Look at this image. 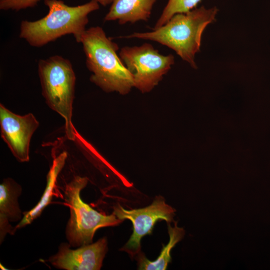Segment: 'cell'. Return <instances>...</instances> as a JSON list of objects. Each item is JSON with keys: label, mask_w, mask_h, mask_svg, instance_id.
<instances>
[{"label": "cell", "mask_w": 270, "mask_h": 270, "mask_svg": "<svg viewBox=\"0 0 270 270\" xmlns=\"http://www.w3.org/2000/svg\"><path fill=\"white\" fill-rule=\"evenodd\" d=\"M41 0H0V9L18 11L36 6Z\"/></svg>", "instance_id": "obj_15"}, {"label": "cell", "mask_w": 270, "mask_h": 270, "mask_svg": "<svg viewBox=\"0 0 270 270\" xmlns=\"http://www.w3.org/2000/svg\"><path fill=\"white\" fill-rule=\"evenodd\" d=\"M216 6H202L186 13L174 14L162 26L146 32H134L122 38L156 42L174 50L192 67L197 68L195 55L200 50L202 34L206 27L216 20Z\"/></svg>", "instance_id": "obj_3"}, {"label": "cell", "mask_w": 270, "mask_h": 270, "mask_svg": "<svg viewBox=\"0 0 270 270\" xmlns=\"http://www.w3.org/2000/svg\"><path fill=\"white\" fill-rule=\"evenodd\" d=\"M21 186L12 178H6L0 184V236L3 240L7 233L12 232L9 221L16 222L21 218L18 198Z\"/></svg>", "instance_id": "obj_10"}, {"label": "cell", "mask_w": 270, "mask_h": 270, "mask_svg": "<svg viewBox=\"0 0 270 270\" xmlns=\"http://www.w3.org/2000/svg\"><path fill=\"white\" fill-rule=\"evenodd\" d=\"M38 126L33 114H16L0 104L1 137L18 161L29 160L31 138Z\"/></svg>", "instance_id": "obj_8"}, {"label": "cell", "mask_w": 270, "mask_h": 270, "mask_svg": "<svg viewBox=\"0 0 270 270\" xmlns=\"http://www.w3.org/2000/svg\"><path fill=\"white\" fill-rule=\"evenodd\" d=\"M156 0H113L106 21L118 20L120 24L147 21Z\"/></svg>", "instance_id": "obj_11"}, {"label": "cell", "mask_w": 270, "mask_h": 270, "mask_svg": "<svg viewBox=\"0 0 270 270\" xmlns=\"http://www.w3.org/2000/svg\"><path fill=\"white\" fill-rule=\"evenodd\" d=\"M38 74L46 104L64 119L66 136L74 140L72 118L76 78L70 62L58 55L40 59Z\"/></svg>", "instance_id": "obj_4"}, {"label": "cell", "mask_w": 270, "mask_h": 270, "mask_svg": "<svg viewBox=\"0 0 270 270\" xmlns=\"http://www.w3.org/2000/svg\"><path fill=\"white\" fill-rule=\"evenodd\" d=\"M170 240L163 246L161 252L154 261L148 260L142 252L137 254L138 269L141 270H164L171 260L170 251L172 248L182 238L184 232L183 228L178 227L176 224L172 227L168 224Z\"/></svg>", "instance_id": "obj_13"}, {"label": "cell", "mask_w": 270, "mask_h": 270, "mask_svg": "<svg viewBox=\"0 0 270 270\" xmlns=\"http://www.w3.org/2000/svg\"><path fill=\"white\" fill-rule=\"evenodd\" d=\"M88 178L76 176L66 184L64 198L70 209V218L66 226V237L70 246L92 244L96 231L101 228L114 226L122 221L112 213L105 215L92 208L80 198V191Z\"/></svg>", "instance_id": "obj_5"}, {"label": "cell", "mask_w": 270, "mask_h": 270, "mask_svg": "<svg viewBox=\"0 0 270 270\" xmlns=\"http://www.w3.org/2000/svg\"><path fill=\"white\" fill-rule=\"evenodd\" d=\"M66 156V153L63 152L54 159L47 175V184L41 199L34 208L24 213V217L16 227V228L30 224L33 220L40 216L44 208L50 202L56 178L64 166Z\"/></svg>", "instance_id": "obj_12"}, {"label": "cell", "mask_w": 270, "mask_h": 270, "mask_svg": "<svg viewBox=\"0 0 270 270\" xmlns=\"http://www.w3.org/2000/svg\"><path fill=\"white\" fill-rule=\"evenodd\" d=\"M119 56L132 76L134 87L142 92L152 90L174 63L173 55H163L149 43L124 46Z\"/></svg>", "instance_id": "obj_6"}, {"label": "cell", "mask_w": 270, "mask_h": 270, "mask_svg": "<svg viewBox=\"0 0 270 270\" xmlns=\"http://www.w3.org/2000/svg\"><path fill=\"white\" fill-rule=\"evenodd\" d=\"M48 14L35 21L22 20L20 38L30 46L41 47L66 34H72L77 42L85 32L88 14L100 8L96 0L70 6L61 0H44Z\"/></svg>", "instance_id": "obj_1"}, {"label": "cell", "mask_w": 270, "mask_h": 270, "mask_svg": "<svg viewBox=\"0 0 270 270\" xmlns=\"http://www.w3.org/2000/svg\"><path fill=\"white\" fill-rule=\"evenodd\" d=\"M68 244H62L58 252L48 261L56 268L66 270H100L107 251V240L103 238L94 244L70 248Z\"/></svg>", "instance_id": "obj_9"}, {"label": "cell", "mask_w": 270, "mask_h": 270, "mask_svg": "<svg viewBox=\"0 0 270 270\" xmlns=\"http://www.w3.org/2000/svg\"><path fill=\"white\" fill-rule=\"evenodd\" d=\"M174 210L166 204L163 197L156 196L152 203L145 208L127 210L118 204L113 213L121 220L128 219L133 225V232L122 250L134 256L140 252V240L150 234L157 221L164 220L168 224L174 220Z\"/></svg>", "instance_id": "obj_7"}, {"label": "cell", "mask_w": 270, "mask_h": 270, "mask_svg": "<svg viewBox=\"0 0 270 270\" xmlns=\"http://www.w3.org/2000/svg\"><path fill=\"white\" fill-rule=\"evenodd\" d=\"M202 0H168L154 30L166 24L174 14L194 10Z\"/></svg>", "instance_id": "obj_14"}, {"label": "cell", "mask_w": 270, "mask_h": 270, "mask_svg": "<svg viewBox=\"0 0 270 270\" xmlns=\"http://www.w3.org/2000/svg\"><path fill=\"white\" fill-rule=\"evenodd\" d=\"M92 82L106 92L128 94L134 87L132 76L117 54L118 46L99 26L86 30L80 42Z\"/></svg>", "instance_id": "obj_2"}, {"label": "cell", "mask_w": 270, "mask_h": 270, "mask_svg": "<svg viewBox=\"0 0 270 270\" xmlns=\"http://www.w3.org/2000/svg\"><path fill=\"white\" fill-rule=\"evenodd\" d=\"M99 4L103 6H106L107 5L112 4L113 0H96Z\"/></svg>", "instance_id": "obj_16"}]
</instances>
